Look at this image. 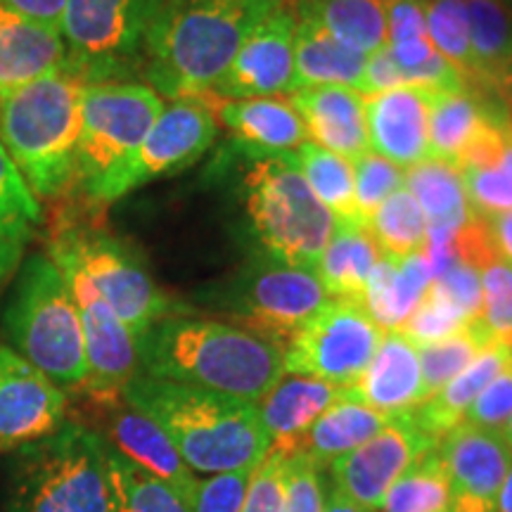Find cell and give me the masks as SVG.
Returning a JSON list of instances; mask_svg holds the SVG:
<instances>
[{
    "instance_id": "cell-1",
    "label": "cell",
    "mask_w": 512,
    "mask_h": 512,
    "mask_svg": "<svg viewBox=\"0 0 512 512\" xmlns=\"http://www.w3.org/2000/svg\"><path fill=\"white\" fill-rule=\"evenodd\" d=\"M140 375L259 403L285 377L283 349L223 320L174 313L138 339Z\"/></svg>"
},
{
    "instance_id": "cell-2",
    "label": "cell",
    "mask_w": 512,
    "mask_h": 512,
    "mask_svg": "<svg viewBox=\"0 0 512 512\" xmlns=\"http://www.w3.org/2000/svg\"><path fill=\"white\" fill-rule=\"evenodd\" d=\"M124 401L155 420L200 475L256 470L271 451L259 403L140 373L124 387Z\"/></svg>"
},
{
    "instance_id": "cell-3",
    "label": "cell",
    "mask_w": 512,
    "mask_h": 512,
    "mask_svg": "<svg viewBox=\"0 0 512 512\" xmlns=\"http://www.w3.org/2000/svg\"><path fill=\"white\" fill-rule=\"evenodd\" d=\"M254 22L219 0H166L140 55L150 88L171 100L214 98Z\"/></svg>"
},
{
    "instance_id": "cell-4",
    "label": "cell",
    "mask_w": 512,
    "mask_h": 512,
    "mask_svg": "<svg viewBox=\"0 0 512 512\" xmlns=\"http://www.w3.org/2000/svg\"><path fill=\"white\" fill-rule=\"evenodd\" d=\"M88 81L72 64L0 98V143L36 197L74 190L81 98Z\"/></svg>"
},
{
    "instance_id": "cell-5",
    "label": "cell",
    "mask_w": 512,
    "mask_h": 512,
    "mask_svg": "<svg viewBox=\"0 0 512 512\" xmlns=\"http://www.w3.org/2000/svg\"><path fill=\"white\" fill-rule=\"evenodd\" d=\"M0 320L10 349L48 375L64 394L79 392L88 377L81 311L48 254H34L19 264Z\"/></svg>"
},
{
    "instance_id": "cell-6",
    "label": "cell",
    "mask_w": 512,
    "mask_h": 512,
    "mask_svg": "<svg viewBox=\"0 0 512 512\" xmlns=\"http://www.w3.org/2000/svg\"><path fill=\"white\" fill-rule=\"evenodd\" d=\"M107 448L98 430L72 420L50 437L17 448L8 512H117Z\"/></svg>"
},
{
    "instance_id": "cell-7",
    "label": "cell",
    "mask_w": 512,
    "mask_h": 512,
    "mask_svg": "<svg viewBox=\"0 0 512 512\" xmlns=\"http://www.w3.org/2000/svg\"><path fill=\"white\" fill-rule=\"evenodd\" d=\"M245 192L254 235L271 261L316 271L337 221L306 185L294 155L254 162Z\"/></svg>"
},
{
    "instance_id": "cell-8",
    "label": "cell",
    "mask_w": 512,
    "mask_h": 512,
    "mask_svg": "<svg viewBox=\"0 0 512 512\" xmlns=\"http://www.w3.org/2000/svg\"><path fill=\"white\" fill-rule=\"evenodd\" d=\"M48 256L55 266H72L86 275L98 297L136 339L157 320L183 313V306L155 285L136 249L107 230L67 223L48 240Z\"/></svg>"
},
{
    "instance_id": "cell-9",
    "label": "cell",
    "mask_w": 512,
    "mask_h": 512,
    "mask_svg": "<svg viewBox=\"0 0 512 512\" xmlns=\"http://www.w3.org/2000/svg\"><path fill=\"white\" fill-rule=\"evenodd\" d=\"M162 110V95L145 83H88L81 98L74 188L91 200L93 192L133 157Z\"/></svg>"
},
{
    "instance_id": "cell-10",
    "label": "cell",
    "mask_w": 512,
    "mask_h": 512,
    "mask_svg": "<svg viewBox=\"0 0 512 512\" xmlns=\"http://www.w3.org/2000/svg\"><path fill=\"white\" fill-rule=\"evenodd\" d=\"M197 299L226 313L235 328L285 349L306 320L332 297L311 268L271 261L247 268L226 285L211 287Z\"/></svg>"
},
{
    "instance_id": "cell-11",
    "label": "cell",
    "mask_w": 512,
    "mask_h": 512,
    "mask_svg": "<svg viewBox=\"0 0 512 512\" xmlns=\"http://www.w3.org/2000/svg\"><path fill=\"white\" fill-rule=\"evenodd\" d=\"M166 0H67L60 34L67 62L88 83L121 81L140 67L147 31Z\"/></svg>"
},
{
    "instance_id": "cell-12",
    "label": "cell",
    "mask_w": 512,
    "mask_h": 512,
    "mask_svg": "<svg viewBox=\"0 0 512 512\" xmlns=\"http://www.w3.org/2000/svg\"><path fill=\"white\" fill-rule=\"evenodd\" d=\"M382 335L361 304L330 299L287 342L285 373L347 389L373 361Z\"/></svg>"
},
{
    "instance_id": "cell-13",
    "label": "cell",
    "mask_w": 512,
    "mask_h": 512,
    "mask_svg": "<svg viewBox=\"0 0 512 512\" xmlns=\"http://www.w3.org/2000/svg\"><path fill=\"white\" fill-rule=\"evenodd\" d=\"M216 114L200 100H174L150 128L133 157L93 192L91 202L110 204L155 178L188 169L214 145Z\"/></svg>"
},
{
    "instance_id": "cell-14",
    "label": "cell",
    "mask_w": 512,
    "mask_h": 512,
    "mask_svg": "<svg viewBox=\"0 0 512 512\" xmlns=\"http://www.w3.org/2000/svg\"><path fill=\"white\" fill-rule=\"evenodd\" d=\"M67 280L81 311L83 342H86L88 377L79 392L88 403H107L124 396V387L140 373L138 339L117 318L88 283L86 275L72 266H57Z\"/></svg>"
},
{
    "instance_id": "cell-15",
    "label": "cell",
    "mask_w": 512,
    "mask_h": 512,
    "mask_svg": "<svg viewBox=\"0 0 512 512\" xmlns=\"http://www.w3.org/2000/svg\"><path fill=\"white\" fill-rule=\"evenodd\" d=\"M439 441L418 430L411 413L396 418L380 434L330 463V489L354 505L380 510L384 496L403 472Z\"/></svg>"
},
{
    "instance_id": "cell-16",
    "label": "cell",
    "mask_w": 512,
    "mask_h": 512,
    "mask_svg": "<svg viewBox=\"0 0 512 512\" xmlns=\"http://www.w3.org/2000/svg\"><path fill=\"white\" fill-rule=\"evenodd\" d=\"M69 396L8 344H0V453L50 437L67 422Z\"/></svg>"
},
{
    "instance_id": "cell-17",
    "label": "cell",
    "mask_w": 512,
    "mask_h": 512,
    "mask_svg": "<svg viewBox=\"0 0 512 512\" xmlns=\"http://www.w3.org/2000/svg\"><path fill=\"white\" fill-rule=\"evenodd\" d=\"M294 31L297 17L292 8L256 19L211 95L221 100H252L292 93Z\"/></svg>"
},
{
    "instance_id": "cell-18",
    "label": "cell",
    "mask_w": 512,
    "mask_h": 512,
    "mask_svg": "<svg viewBox=\"0 0 512 512\" xmlns=\"http://www.w3.org/2000/svg\"><path fill=\"white\" fill-rule=\"evenodd\" d=\"M437 451L448 477L446 512H496L512 465V451L501 434L460 422L439 439Z\"/></svg>"
},
{
    "instance_id": "cell-19",
    "label": "cell",
    "mask_w": 512,
    "mask_h": 512,
    "mask_svg": "<svg viewBox=\"0 0 512 512\" xmlns=\"http://www.w3.org/2000/svg\"><path fill=\"white\" fill-rule=\"evenodd\" d=\"M88 408L100 420V434L114 451L145 470L147 475L169 484L185 503H192L200 479L185 465L181 453L155 420L147 418L138 408L128 406L124 396L107 403H88Z\"/></svg>"
},
{
    "instance_id": "cell-20",
    "label": "cell",
    "mask_w": 512,
    "mask_h": 512,
    "mask_svg": "<svg viewBox=\"0 0 512 512\" xmlns=\"http://www.w3.org/2000/svg\"><path fill=\"white\" fill-rule=\"evenodd\" d=\"M432 91L399 86L366 98L370 152L411 169L430 159Z\"/></svg>"
},
{
    "instance_id": "cell-21",
    "label": "cell",
    "mask_w": 512,
    "mask_h": 512,
    "mask_svg": "<svg viewBox=\"0 0 512 512\" xmlns=\"http://www.w3.org/2000/svg\"><path fill=\"white\" fill-rule=\"evenodd\" d=\"M344 396L389 418L413 413L425 401L418 347L399 330L384 332L373 361Z\"/></svg>"
},
{
    "instance_id": "cell-22",
    "label": "cell",
    "mask_w": 512,
    "mask_h": 512,
    "mask_svg": "<svg viewBox=\"0 0 512 512\" xmlns=\"http://www.w3.org/2000/svg\"><path fill=\"white\" fill-rule=\"evenodd\" d=\"M290 105L302 119L309 143L351 164L370 152L366 95L347 86H311L292 93Z\"/></svg>"
},
{
    "instance_id": "cell-23",
    "label": "cell",
    "mask_w": 512,
    "mask_h": 512,
    "mask_svg": "<svg viewBox=\"0 0 512 512\" xmlns=\"http://www.w3.org/2000/svg\"><path fill=\"white\" fill-rule=\"evenodd\" d=\"M211 112L219 114L233 136V147L252 162L292 157L309 143L306 128L290 102L273 98L216 100Z\"/></svg>"
},
{
    "instance_id": "cell-24",
    "label": "cell",
    "mask_w": 512,
    "mask_h": 512,
    "mask_svg": "<svg viewBox=\"0 0 512 512\" xmlns=\"http://www.w3.org/2000/svg\"><path fill=\"white\" fill-rule=\"evenodd\" d=\"M62 64H67V43L60 31L0 5V98Z\"/></svg>"
},
{
    "instance_id": "cell-25",
    "label": "cell",
    "mask_w": 512,
    "mask_h": 512,
    "mask_svg": "<svg viewBox=\"0 0 512 512\" xmlns=\"http://www.w3.org/2000/svg\"><path fill=\"white\" fill-rule=\"evenodd\" d=\"M294 88L292 93L311 86L358 88L368 55L356 53L339 43L306 5H294Z\"/></svg>"
},
{
    "instance_id": "cell-26",
    "label": "cell",
    "mask_w": 512,
    "mask_h": 512,
    "mask_svg": "<svg viewBox=\"0 0 512 512\" xmlns=\"http://www.w3.org/2000/svg\"><path fill=\"white\" fill-rule=\"evenodd\" d=\"M342 399L344 389L335 384L302 375L283 377L259 401L261 422L271 437V451L287 453V448L302 437L332 403Z\"/></svg>"
},
{
    "instance_id": "cell-27",
    "label": "cell",
    "mask_w": 512,
    "mask_h": 512,
    "mask_svg": "<svg viewBox=\"0 0 512 512\" xmlns=\"http://www.w3.org/2000/svg\"><path fill=\"white\" fill-rule=\"evenodd\" d=\"M432 283L430 264L422 252L403 259L382 254L370 273L361 306L382 332L399 330L418 309Z\"/></svg>"
},
{
    "instance_id": "cell-28",
    "label": "cell",
    "mask_w": 512,
    "mask_h": 512,
    "mask_svg": "<svg viewBox=\"0 0 512 512\" xmlns=\"http://www.w3.org/2000/svg\"><path fill=\"white\" fill-rule=\"evenodd\" d=\"M396 418L377 413L373 408L363 406V403L351 401L344 396L342 401L332 403L320 418L299 437L294 444L287 448L283 456H306L313 465L323 470L332 460L347 456L361 444H366L380 434L384 427L392 425Z\"/></svg>"
},
{
    "instance_id": "cell-29",
    "label": "cell",
    "mask_w": 512,
    "mask_h": 512,
    "mask_svg": "<svg viewBox=\"0 0 512 512\" xmlns=\"http://www.w3.org/2000/svg\"><path fill=\"white\" fill-rule=\"evenodd\" d=\"M510 363L512 349L503 347V344L484 349L463 373L453 377L446 387H441L432 399L415 408L411 418L418 425V430L439 441L446 432H451L453 427H458L465 420L467 408L484 392L486 384L496 380Z\"/></svg>"
},
{
    "instance_id": "cell-30",
    "label": "cell",
    "mask_w": 512,
    "mask_h": 512,
    "mask_svg": "<svg viewBox=\"0 0 512 512\" xmlns=\"http://www.w3.org/2000/svg\"><path fill=\"white\" fill-rule=\"evenodd\" d=\"M427 219V240H451L472 219L463 174L441 159H422L406 171L403 183Z\"/></svg>"
},
{
    "instance_id": "cell-31",
    "label": "cell",
    "mask_w": 512,
    "mask_h": 512,
    "mask_svg": "<svg viewBox=\"0 0 512 512\" xmlns=\"http://www.w3.org/2000/svg\"><path fill=\"white\" fill-rule=\"evenodd\" d=\"M475 57V93L496 95L512 72V10L505 0H465Z\"/></svg>"
},
{
    "instance_id": "cell-32",
    "label": "cell",
    "mask_w": 512,
    "mask_h": 512,
    "mask_svg": "<svg viewBox=\"0 0 512 512\" xmlns=\"http://www.w3.org/2000/svg\"><path fill=\"white\" fill-rule=\"evenodd\" d=\"M382 259L368 230H337L320 254L316 275L332 299L363 304L370 273Z\"/></svg>"
},
{
    "instance_id": "cell-33",
    "label": "cell",
    "mask_w": 512,
    "mask_h": 512,
    "mask_svg": "<svg viewBox=\"0 0 512 512\" xmlns=\"http://www.w3.org/2000/svg\"><path fill=\"white\" fill-rule=\"evenodd\" d=\"M294 162L318 202L335 216L337 230H366L356 207L354 164L349 159L306 143Z\"/></svg>"
},
{
    "instance_id": "cell-34",
    "label": "cell",
    "mask_w": 512,
    "mask_h": 512,
    "mask_svg": "<svg viewBox=\"0 0 512 512\" xmlns=\"http://www.w3.org/2000/svg\"><path fill=\"white\" fill-rule=\"evenodd\" d=\"M501 102H491L484 93H434L430 112V159L453 164L458 169V159L477 136L484 121Z\"/></svg>"
},
{
    "instance_id": "cell-35",
    "label": "cell",
    "mask_w": 512,
    "mask_h": 512,
    "mask_svg": "<svg viewBox=\"0 0 512 512\" xmlns=\"http://www.w3.org/2000/svg\"><path fill=\"white\" fill-rule=\"evenodd\" d=\"M339 43L363 55L387 46V0H299ZM297 3V5H299Z\"/></svg>"
},
{
    "instance_id": "cell-36",
    "label": "cell",
    "mask_w": 512,
    "mask_h": 512,
    "mask_svg": "<svg viewBox=\"0 0 512 512\" xmlns=\"http://www.w3.org/2000/svg\"><path fill=\"white\" fill-rule=\"evenodd\" d=\"M489 347H494V342H491L489 332L484 330V325L479 320H472V323H467L456 335L441 339V342L418 347L425 401L432 399L453 377L463 373Z\"/></svg>"
},
{
    "instance_id": "cell-37",
    "label": "cell",
    "mask_w": 512,
    "mask_h": 512,
    "mask_svg": "<svg viewBox=\"0 0 512 512\" xmlns=\"http://www.w3.org/2000/svg\"><path fill=\"white\" fill-rule=\"evenodd\" d=\"M448 477L437 446L413 460L384 496L380 512H446Z\"/></svg>"
},
{
    "instance_id": "cell-38",
    "label": "cell",
    "mask_w": 512,
    "mask_h": 512,
    "mask_svg": "<svg viewBox=\"0 0 512 512\" xmlns=\"http://www.w3.org/2000/svg\"><path fill=\"white\" fill-rule=\"evenodd\" d=\"M107 467L117 512H190V505L169 484L147 475L112 446L107 448Z\"/></svg>"
},
{
    "instance_id": "cell-39",
    "label": "cell",
    "mask_w": 512,
    "mask_h": 512,
    "mask_svg": "<svg viewBox=\"0 0 512 512\" xmlns=\"http://www.w3.org/2000/svg\"><path fill=\"white\" fill-rule=\"evenodd\" d=\"M366 230L373 235L382 254L396 259L422 252L427 242V219L406 188L396 190L380 204Z\"/></svg>"
},
{
    "instance_id": "cell-40",
    "label": "cell",
    "mask_w": 512,
    "mask_h": 512,
    "mask_svg": "<svg viewBox=\"0 0 512 512\" xmlns=\"http://www.w3.org/2000/svg\"><path fill=\"white\" fill-rule=\"evenodd\" d=\"M427 36L434 50L458 69L472 91L475 57H472L470 17H467L465 0H427Z\"/></svg>"
},
{
    "instance_id": "cell-41",
    "label": "cell",
    "mask_w": 512,
    "mask_h": 512,
    "mask_svg": "<svg viewBox=\"0 0 512 512\" xmlns=\"http://www.w3.org/2000/svg\"><path fill=\"white\" fill-rule=\"evenodd\" d=\"M41 221V202L0 143V235L27 245Z\"/></svg>"
},
{
    "instance_id": "cell-42",
    "label": "cell",
    "mask_w": 512,
    "mask_h": 512,
    "mask_svg": "<svg viewBox=\"0 0 512 512\" xmlns=\"http://www.w3.org/2000/svg\"><path fill=\"white\" fill-rule=\"evenodd\" d=\"M460 174H463L467 202L477 219H489L512 209V140L494 162L463 169Z\"/></svg>"
},
{
    "instance_id": "cell-43",
    "label": "cell",
    "mask_w": 512,
    "mask_h": 512,
    "mask_svg": "<svg viewBox=\"0 0 512 512\" xmlns=\"http://www.w3.org/2000/svg\"><path fill=\"white\" fill-rule=\"evenodd\" d=\"M354 181H356V207L361 214L363 226L368 228L370 219L380 204L394 195L396 190L406 183V169L396 166L375 152L358 157L354 162Z\"/></svg>"
},
{
    "instance_id": "cell-44",
    "label": "cell",
    "mask_w": 512,
    "mask_h": 512,
    "mask_svg": "<svg viewBox=\"0 0 512 512\" xmlns=\"http://www.w3.org/2000/svg\"><path fill=\"white\" fill-rule=\"evenodd\" d=\"M479 323L491 342L512 349V268L501 259L482 271V313Z\"/></svg>"
},
{
    "instance_id": "cell-45",
    "label": "cell",
    "mask_w": 512,
    "mask_h": 512,
    "mask_svg": "<svg viewBox=\"0 0 512 512\" xmlns=\"http://www.w3.org/2000/svg\"><path fill=\"white\" fill-rule=\"evenodd\" d=\"M465 325L467 318L432 283L418 309L401 325L399 332L411 339L415 347H425V344L441 342V339L456 335Z\"/></svg>"
},
{
    "instance_id": "cell-46",
    "label": "cell",
    "mask_w": 512,
    "mask_h": 512,
    "mask_svg": "<svg viewBox=\"0 0 512 512\" xmlns=\"http://www.w3.org/2000/svg\"><path fill=\"white\" fill-rule=\"evenodd\" d=\"M323 472L306 456H285V508L283 512H323Z\"/></svg>"
},
{
    "instance_id": "cell-47",
    "label": "cell",
    "mask_w": 512,
    "mask_h": 512,
    "mask_svg": "<svg viewBox=\"0 0 512 512\" xmlns=\"http://www.w3.org/2000/svg\"><path fill=\"white\" fill-rule=\"evenodd\" d=\"M254 470L223 472L197 482L190 512H242Z\"/></svg>"
},
{
    "instance_id": "cell-48",
    "label": "cell",
    "mask_w": 512,
    "mask_h": 512,
    "mask_svg": "<svg viewBox=\"0 0 512 512\" xmlns=\"http://www.w3.org/2000/svg\"><path fill=\"white\" fill-rule=\"evenodd\" d=\"M285 508V456L268 451L247 486L242 512H283Z\"/></svg>"
},
{
    "instance_id": "cell-49",
    "label": "cell",
    "mask_w": 512,
    "mask_h": 512,
    "mask_svg": "<svg viewBox=\"0 0 512 512\" xmlns=\"http://www.w3.org/2000/svg\"><path fill=\"white\" fill-rule=\"evenodd\" d=\"M512 418V363L496 380L486 384V389L477 396L475 403L467 408V425L482 427V430L501 432L505 422Z\"/></svg>"
},
{
    "instance_id": "cell-50",
    "label": "cell",
    "mask_w": 512,
    "mask_h": 512,
    "mask_svg": "<svg viewBox=\"0 0 512 512\" xmlns=\"http://www.w3.org/2000/svg\"><path fill=\"white\" fill-rule=\"evenodd\" d=\"M437 290L467 318L479 320L482 313V273L467 264H456L451 271L434 280Z\"/></svg>"
},
{
    "instance_id": "cell-51",
    "label": "cell",
    "mask_w": 512,
    "mask_h": 512,
    "mask_svg": "<svg viewBox=\"0 0 512 512\" xmlns=\"http://www.w3.org/2000/svg\"><path fill=\"white\" fill-rule=\"evenodd\" d=\"M427 0H387V48L425 41Z\"/></svg>"
},
{
    "instance_id": "cell-52",
    "label": "cell",
    "mask_w": 512,
    "mask_h": 512,
    "mask_svg": "<svg viewBox=\"0 0 512 512\" xmlns=\"http://www.w3.org/2000/svg\"><path fill=\"white\" fill-rule=\"evenodd\" d=\"M403 86L399 64H396L394 55L389 53V48L384 46L377 53L368 55L366 69H363L361 83H358L356 91L361 95H377L384 91H392V88Z\"/></svg>"
},
{
    "instance_id": "cell-53",
    "label": "cell",
    "mask_w": 512,
    "mask_h": 512,
    "mask_svg": "<svg viewBox=\"0 0 512 512\" xmlns=\"http://www.w3.org/2000/svg\"><path fill=\"white\" fill-rule=\"evenodd\" d=\"M0 5L57 31L62 27L64 10H67V0H0Z\"/></svg>"
},
{
    "instance_id": "cell-54",
    "label": "cell",
    "mask_w": 512,
    "mask_h": 512,
    "mask_svg": "<svg viewBox=\"0 0 512 512\" xmlns=\"http://www.w3.org/2000/svg\"><path fill=\"white\" fill-rule=\"evenodd\" d=\"M484 223L486 230H489V238L491 245H494L496 256L505 266L512 268V209L489 216V219H484Z\"/></svg>"
},
{
    "instance_id": "cell-55",
    "label": "cell",
    "mask_w": 512,
    "mask_h": 512,
    "mask_svg": "<svg viewBox=\"0 0 512 512\" xmlns=\"http://www.w3.org/2000/svg\"><path fill=\"white\" fill-rule=\"evenodd\" d=\"M24 245L17 240L3 238L0 235V285L10 278V275L17 273L19 264H22Z\"/></svg>"
},
{
    "instance_id": "cell-56",
    "label": "cell",
    "mask_w": 512,
    "mask_h": 512,
    "mask_svg": "<svg viewBox=\"0 0 512 512\" xmlns=\"http://www.w3.org/2000/svg\"><path fill=\"white\" fill-rule=\"evenodd\" d=\"M219 3L228 5V8H235L245 12L249 17H264L268 12L280 10V8H292L290 0H219Z\"/></svg>"
},
{
    "instance_id": "cell-57",
    "label": "cell",
    "mask_w": 512,
    "mask_h": 512,
    "mask_svg": "<svg viewBox=\"0 0 512 512\" xmlns=\"http://www.w3.org/2000/svg\"><path fill=\"white\" fill-rule=\"evenodd\" d=\"M323 512H380V510H368V508H361V505H354L347 498H342L335 491H328V496H325V505H323Z\"/></svg>"
},
{
    "instance_id": "cell-58",
    "label": "cell",
    "mask_w": 512,
    "mask_h": 512,
    "mask_svg": "<svg viewBox=\"0 0 512 512\" xmlns=\"http://www.w3.org/2000/svg\"><path fill=\"white\" fill-rule=\"evenodd\" d=\"M496 512H512V465L505 475V482L501 486V494L496 501Z\"/></svg>"
},
{
    "instance_id": "cell-59",
    "label": "cell",
    "mask_w": 512,
    "mask_h": 512,
    "mask_svg": "<svg viewBox=\"0 0 512 512\" xmlns=\"http://www.w3.org/2000/svg\"><path fill=\"white\" fill-rule=\"evenodd\" d=\"M496 98L501 105L505 107V112H508V117L512 119V72L505 76V81L498 86L496 91Z\"/></svg>"
},
{
    "instance_id": "cell-60",
    "label": "cell",
    "mask_w": 512,
    "mask_h": 512,
    "mask_svg": "<svg viewBox=\"0 0 512 512\" xmlns=\"http://www.w3.org/2000/svg\"><path fill=\"white\" fill-rule=\"evenodd\" d=\"M498 434H501L503 441H505V444H508V448L512 451V418H510L508 422H505V427H503V430L498 432Z\"/></svg>"
},
{
    "instance_id": "cell-61",
    "label": "cell",
    "mask_w": 512,
    "mask_h": 512,
    "mask_svg": "<svg viewBox=\"0 0 512 512\" xmlns=\"http://www.w3.org/2000/svg\"><path fill=\"white\" fill-rule=\"evenodd\" d=\"M299 3V0H290V5H292V10H294V5H297Z\"/></svg>"
}]
</instances>
